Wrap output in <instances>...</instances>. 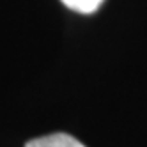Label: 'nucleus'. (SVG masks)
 I'll return each mask as SVG.
<instances>
[{"mask_svg": "<svg viewBox=\"0 0 147 147\" xmlns=\"http://www.w3.org/2000/svg\"><path fill=\"white\" fill-rule=\"evenodd\" d=\"M25 147H85V145L67 133H53L30 140Z\"/></svg>", "mask_w": 147, "mask_h": 147, "instance_id": "1", "label": "nucleus"}, {"mask_svg": "<svg viewBox=\"0 0 147 147\" xmlns=\"http://www.w3.org/2000/svg\"><path fill=\"white\" fill-rule=\"evenodd\" d=\"M62 4L76 13L90 14L94 11H98L99 5L103 4V0H62Z\"/></svg>", "mask_w": 147, "mask_h": 147, "instance_id": "2", "label": "nucleus"}]
</instances>
